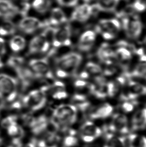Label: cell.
<instances>
[{
	"label": "cell",
	"instance_id": "6da1fadb",
	"mask_svg": "<svg viewBox=\"0 0 146 147\" xmlns=\"http://www.w3.org/2000/svg\"><path fill=\"white\" fill-rule=\"evenodd\" d=\"M78 109L73 104H62L53 111L50 123L56 129L67 131L76 122Z\"/></svg>",
	"mask_w": 146,
	"mask_h": 147
},
{
	"label": "cell",
	"instance_id": "7a4b0ae2",
	"mask_svg": "<svg viewBox=\"0 0 146 147\" xmlns=\"http://www.w3.org/2000/svg\"><path fill=\"white\" fill-rule=\"evenodd\" d=\"M83 56L76 52H70L57 57L55 61L56 74L64 78L75 76L83 61Z\"/></svg>",
	"mask_w": 146,
	"mask_h": 147
},
{
	"label": "cell",
	"instance_id": "3957f363",
	"mask_svg": "<svg viewBox=\"0 0 146 147\" xmlns=\"http://www.w3.org/2000/svg\"><path fill=\"white\" fill-rule=\"evenodd\" d=\"M19 82L17 78L5 74H0V100L11 103L17 99Z\"/></svg>",
	"mask_w": 146,
	"mask_h": 147
},
{
	"label": "cell",
	"instance_id": "277c9868",
	"mask_svg": "<svg viewBox=\"0 0 146 147\" xmlns=\"http://www.w3.org/2000/svg\"><path fill=\"white\" fill-rule=\"evenodd\" d=\"M122 28L121 23L115 18L103 19L95 26L96 33L101 35L104 39L111 40L116 37Z\"/></svg>",
	"mask_w": 146,
	"mask_h": 147
},
{
	"label": "cell",
	"instance_id": "5b68a950",
	"mask_svg": "<svg viewBox=\"0 0 146 147\" xmlns=\"http://www.w3.org/2000/svg\"><path fill=\"white\" fill-rule=\"evenodd\" d=\"M119 16L121 18V27L126 36L132 40L137 39L142 34L143 29L141 21L136 16L124 13L119 14Z\"/></svg>",
	"mask_w": 146,
	"mask_h": 147
},
{
	"label": "cell",
	"instance_id": "8992f818",
	"mask_svg": "<svg viewBox=\"0 0 146 147\" xmlns=\"http://www.w3.org/2000/svg\"><path fill=\"white\" fill-rule=\"evenodd\" d=\"M52 44L55 49L71 45L72 29L69 24L57 27H52Z\"/></svg>",
	"mask_w": 146,
	"mask_h": 147
},
{
	"label": "cell",
	"instance_id": "52a82bcc",
	"mask_svg": "<svg viewBox=\"0 0 146 147\" xmlns=\"http://www.w3.org/2000/svg\"><path fill=\"white\" fill-rule=\"evenodd\" d=\"M22 106L32 111H38L45 106L47 101V96L39 90H33L21 98Z\"/></svg>",
	"mask_w": 146,
	"mask_h": 147
},
{
	"label": "cell",
	"instance_id": "ba28073f",
	"mask_svg": "<svg viewBox=\"0 0 146 147\" xmlns=\"http://www.w3.org/2000/svg\"><path fill=\"white\" fill-rule=\"evenodd\" d=\"M28 65L38 79L55 80V76L47 57L32 59L29 61Z\"/></svg>",
	"mask_w": 146,
	"mask_h": 147
},
{
	"label": "cell",
	"instance_id": "9c48e42d",
	"mask_svg": "<svg viewBox=\"0 0 146 147\" xmlns=\"http://www.w3.org/2000/svg\"><path fill=\"white\" fill-rule=\"evenodd\" d=\"M117 46L118 47L114 50L116 62L122 68L124 71H126L132 59L133 54L135 53L137 49L134 46L124 41H119Z\"/></svg>",
	"mask_w": 146,
	"mask_h": 147
},
{
	"label": "cell",
	"instance_id": "30bf717a",
	"mask_svg": "<svg viewBox=\"0 0 146 147\" xmlns=\"http://www.w3.org/2000/svg\"><path fill=\"white\" fill-rule=\"evenodd\" d=\"M47 27L45 21H42L33 16L22 17L18 23L17 28L24 34H32Z\"/></svg>",
	"mask_w": 146,
	"mask_h": 147
},
{
	"label": "cell",
	"instance_id": "8fae6325",
	"mask_svg": "<svg viewBox=\"0 0 146 147\" xmlns=\"http://www.w3.org/2000/svg\"><path fill=\"white\" fill-rule=\"evenodd\" d=\"M16 72L19 83L22 90L25 91L32 85L37 79L35 74L32 71L28 64L26 63L20 66L14 70Z\"/></svg>",
	"mask_w": 146,
	"mask_h": 147
},
{
	"label": "cell",
	"instance_id": "7c38bea8",
	"mask_svg": "<svg viewBox=\"0 0 146 147\" xmlns=\"http://www.w3.org/2000/svg\"><path fill=\"white\" fill-rule=\"evenodd\" d=\"M50 45L49 38L43 32L31 40L29 44L28 52L30 54L45 53L49 51Z\"/></svg>",
	"mask_w": 146,
	"mask_h": 147
},
{
	"label": "cell",
	"instance_id": "4fadbf2b",
	"mask_svg": "<svg viewBox=\"0 0 146 147\" xmlns=\"http://www.w3.org/2000/svg\"><path fill=\"white\" fill-rule=\"evenodd\" d=\"M102 134V129L92 121H87L80 129V136L85 143H91L97 139Z\"/></svg>",
	"mask_w": 146,
	"mask_h": 147
},
{
	"label": "cell",
	"instance_id": "5bb4252c",
	"mask_svg": "<svg viewBox=\"0 0 146 147\" xmlns=\"http://www.w3.org/2000/svg\"><path fill=\"white\" fill-rule=\"evenodd\" d=\"M112 133L127 134L128 133V120L126 116L121 113H116L113 115L112 119L108 125H105Z\"/></svg>",
	"mask_w": 146,
	"mask_h": 147
},
{
	"label": "cell",
	"instance_id": "9a60e30c",
	"mask_svg": "<svg viewBox=\"0 0 146 147\" xmlns=\"http://www.w3.org/2000/svg\"><path fill=\"white\" fill-rule=\"evenodd\" d=\"M94 10L93 6L88 3L77 5L72 13L70 19L73 22L85 23L92 17Z\"/></svg>",
	"mask_w": 146,
	"mask_h": 147
},
{
	"label": "cell",
	"instance_id": "2e32d148",
	"mask_svg": "<svg viewBox=\"0 0 146 147\" xmlns=\"http://www.w3.org/2000/svg\"><path fill=\"white\" fill-rule=\"evenodd\" d=\"M114 107L109 103H104L96 106H91L85 115L90 119H105L112 115Z\"/></svg>",
	"mask_w": 146,
	"mask_h": 147
},
{
	"label": "cell",
	"instance_id": "e0dca14e",
	"mask_svg": "<svg viewBox=\"0 0 146 147\" xmlns=\"http://www.w3.org/2000/svg\"><path fill=\"white\" fill-rule=\"evenodd\" d=\"M40 89L45 93L47 96L49 95L55 99H65L68 96L65 85L61 81H54L51 84L43 86Z\"/></svg>",
	"mask_w": 146,
	"mask_h": 147
},
{
	"label": "cell",
	"instance_id": "ac0fdd59",
	"mask_svg": "<svg viewBox=\"0 0 146 147\" xmlns=\"http://www.w3.org/2000/svg\"><path fill=\"white\" fill-rule=\"evenodd\" d=\"M45 21L47 27H57L68 23V19L64 10L57 7L52 8L49 17Z\"/></svg>",
	"mask_w": 146,
	"mask_h": 147
},
{
	"label": "cell",
	"instance_id": "d6986e66",
	"mask_svg": "<svg viewBox=\"0 0 146 147\" xmlns=\"http://www.w3.org/2000/svg\"><path fill=\"white\" fill-rule=\"evenodd\" d=\"M17 15H20L18 4L13 0H0V18L12 20Z\"/></svg>",
	"mask_w": 146,
	"mask_h": 147
},
{
	"label": "cell",
	"instance_id": "ffe728a7",
	"mask_svg": "<svg viewBox=\"0 0 146 147\" xmlns=\"http://www.w3.org/2000/svg\"><path fill=\"white\" fill-rule=\"evenodd\" d=\"M138 56V60L134 69L129 72L131 79L133 78H141L146 80V54L143 49H138L135 52Z\"/></svg>",
	"mask_w": 146,
	"mask_h": 147
},
{
	"label": "cell",
	"instance_id": "44dd1931",
	"mask_svg": "<svg viewBox=\"0 0 146 147\" xmlns=\"http://www.w3.org/2000/svg\"><path fill=\"white\" fill-rule=\"evenodd\" d=\"M96 56L99 61L106 66L114 65L116 62L115 51L108 43H103L96 52Z\"/></svg>",
	"mask_w": 146,
	"mask_h": 147
},
{
	"label": "cell",
	"instance_id": "7402d4cb",
	"mask_svg": "<svg viewBox=\"0 0 146 147\" xmlns=\"http://www.w3.org/2000/svg\"><path fill=\"white\" fill-rule=\"evenodd\" d=\"M95 31L89 30L83 32L79 37L77 47L83 52L90 51L95 44L97 35Z\"/></svg>",
	"mask_w": 146,
	"mask_h": 147
},
{
	"label": "cell",
	"instance_id": "603a6c76",
	"mask_svg": "<svg viewBox=\"0 0 146 147\" xmlns=\"http://www.w3.org/2000/svg\"><path fill=\"white\" fill-rule=\"evenodd\" d=\"M60 140L59 136L56 133L48 131L37 141V147H58Z\"/></svg>",
	"mask_w": 146,
	"mask_h": 147
},
{
	"label": "cell",
	"instance_id": "cb8c5ba5",
	"mask_svg": "<svg viewBox=\"0 0 146 147\" xmlns=\"http://www.w3.org/2000/svg\"><path fill=\"white\" fill-rule=\"evenodd\" d=\"M105 134L106 144L104 147H127L125 137H119L107 129L106 126L103 127Z\"/></svg>",
	"mask_w": 146,
	"mask_h": 147
},
{
	"label": "cell",
	"instance_id": "d4e9b609",
	"mask_svg": "<svg viewBox=\"0 0 146 147\" xmlns=\"http://www.w3.org/2000/svg\"><path fill=\"white\" fill-rule=\"evenodd\" d=\"M146 127V107L137 111L132 119V129L133 131H140Z\"/></svg>",
	"mask_w": 146,
	"mask_h": 147
},
{
	"label": "cell",
	"instance_id": "484cf974",
	"mask_svg": "<svg viewBox=\"0 0 146 147\" xmlns=\"http://www.w3.org/2000/svg\"><path fill=\"white\" fill-rule=\"evenodd\" d=\"M120 0H97L93 7L103 12H112L116 10Z\"/></svg>",
	"mask_w": 146,
	"mask_h": 147
},
{
	"label": "cell",
	"instance_id": "4316f807",
	"mask_svg": "<svg viewBox=\"0 0 146 147\" xmlns=\"http://www.w3.org/2000/svg\"><path fill=\"white\" fill-rule=\"evenodd\" d=\"M53 5V0H33L31 8L39 14L44 15L50 11Z\"/></svg>",
	"mask_w": 146,
	"mask_h": 147
},
{
	"label": "cell",
	"instance_id": "83f0119b",
	"mask_svg": "<svg viewBox=\"0 0 146 147\" xmlns=\"http://www.w3.org/2000/svg\"><path fill=\"white\" fill-rule=\"evenodd\" d=\"M127 147H146V137L131 134L125 137Z\"/></svg>",
	"mask_w": 146,
	"mask_h": 147
},
{
	"label": "cell",
	"instance_id": "f1b7e54d",
	"mask_svg": "<svg viewBox=\"0 0 146 147\" xmlns=\"http://www.w3.org/2000/svg\"><path fill=\"white\" fill-rule=\"evenodd\" d=\"M17 30V26L11 20H4L0 25V36L13 35Z\"/></svg>",
	"mask_w": 146,
	"mask_h": 147
},
{
	"label": "cell",
	"instance_id": "f546056e",
	"mask_svg": "<svg viewBox=\"0 0 146 147\" xmlns=\"http://www.w3.org/2000/svg\"><path fill=\"white\" fill-rule=\"evenodd\" d=\"M26 45V39L20 35H16L13 37L9 42V46L11 49L16 53L24 50Z\"/></svg>",
	"mask_w": 146,
	"mask_h": 147
},
{
	"label": "cell",
	"instance_id": "4dcf8cb0",
	"mask_svg": "<svg viewBox=\"0 0 146 147\" xmlns=\"http://www.w3.org/2000/svg\"><path fill=\"white\" fill-rule=\"evenodd\" d=\"M8 135L13 138V140H21L24 135V129L18 124L17 121L14 122L7 129Z\"/></svg>",
	"mask_w": 146,
	"mask_h": 147
},
{
	"label": "cell",
	"instance_id": "1f68e13d",
	"mask_svg": "<svg viewBox=\"0 0 146 147\" xmlns=\"http://www.w3.org/2000/svg\"><path fill=\"white\" fill-rule=\"evenodd\" d=\"M76 131L73 129H68L67 136L64 140V146L65 147H74L77 145L78 140L76 136Z\"/></svg>",
	"mask_w": 146,
	"mask_h": 147
},
{
	"label": "cell",
	"instance_id": "d6a6232c",
	"mask_svg": "<svg viewBox=\"0 0 146 147\" xmlns=\"http://www.w3.org/2000/svg\"><path fill=\"white\" fill-rule=\"evenodd\" d=\"M25 63H26V61L24 58L18 56H10L7 62V65L13 70Z\"/></svg>",
	"mask_w": 146,
	"mask_h": 147
},
{
	"label": "cell",
	"instance_id": "836d02e7",
	"mask_svg": "<svg viewBox=\"0 0 146 147\" xmlns=\"http://www.w3.org/2000/svg\"><path fill=\"white\" fill-rule=\"evenodd\" d=\"M120 101L121 109L126 113L133 111L138 104L137 100H122Z\"/></svg>",
	"mask_w": 146,
	"mask_h": 147
},
{
	"label": "cell",
	"instance_id": "e575fe53",
	"mask_svg": "<svg viewBox=\"0 0 146 147\" xmlns=\"http://www.w3.org/2000/svg\"><path fill=\"white\" fill-rule=\"evenodd\" d=\"M57 4L62 7L71 8L78 5L79 0H55Z\"/></svg>",
	"mask_w": 146,
	"mask_h": 147
},
{
	"label": "cell",
	"instance_id": "d590c367",
	"mask_svg": "<svg viewBox=\"0 0 146 147\" xmlns=\"http://www.w3.org/2000/svg\"><path fill=\"white\" fill-rule=\"evenodd\" d=\"M132 8L136 12H144L146 10V0H135Z\"/></svg>",
	"mask_w": 146,
	"mask_h": 147
},
{
	"label": "cell",
	"instance_id": "8d00e7d4",
	"mask_svg": "<svg viewBox=\"0 0 146 147\" xmlns=\"http://www.w3.org/2000/svg\"><path fill=\"white\" fill-rule=\"evenodd\" d=\"M17 119L18 117L15 115H11L7 117L2 120L1 126L4 129H7L12 123L17 121Z\"/></svg>",
	"mask_w": 146,
	"mask_h": 147
},
{
	"label": "cell",
	"instance_id": "74e56055",
	"mask_svg": "<svg viewBox=\"0 0 146 147\" xmlns=\"http://www.w3.org/2000/svg\"><path fill=\"white\" fill-rule=\"evenodd\" d=\"M6 51L7 49L5 40L2 37H0V57L6 54Z\"/></svg>",
	"mask_w": 146,
	"mask_h": 147
},
{
	"label": "cell",
	"instance_id": "f35d334b",
	"mask_svg": "<svg viewBox=\"0 0 146 147\" xmlns=\"http://www.w3.org/2000/svg\"><path fill=\"white\" fill-rule=\"evenodd\" d=\"M4 66V63L2 61L1 57H0V69H1Z\"/></svg>",
	"mask_w": 146,
	"mask_h": 147
},
{
	"label": "cell",
	"instance_id": "ab89813d",
	"mask_svg": "<svg viewBox=\"0 0 146 147\" xmlns=\"http://www.w3.org/2000/svg\"><path fill=\"white\" fill-rule=\"evenodd\" d=\"M144 44L145 45V46H146V36L145 38L144 41Z\"/></svg>",
	"mask_w": 146,
	"mask_h": 147
},
{
	"label": "cell",
	"instance_id": "60d3db41",
	"mask_svg": "<svg viewBox=\"0 0 146 147\" xmlns=\"http://www.w3.org/2000/svg\"><path fill=\"white\" fill-rule=\"evenodd\" d=\"M21 1H26V2H28L29 1H30V0H21Z\"/></svg>",
	"mask_w": 146,
	"mask_h": 147
},
{
	"label": "cell",
	"instance_id": "b9f144b4",
	"mask_svg": "<svg viewBox=\"0 0 146 147\" xmlns=\"http://www.w3.org/2000/svg\"><path fill=\"white\" fill-rule=\"evenodd\" d=\"M0 117H1V115H0Z\"/></svg>",
	"mask_w": 146,
	"mask_h": 147
}]
</instances>
